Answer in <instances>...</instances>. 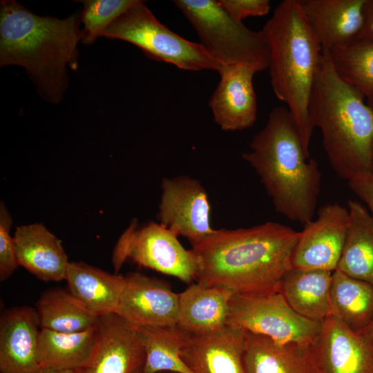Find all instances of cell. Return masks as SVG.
Wrapping results in <instances>:
<instances>
[{"instance_id": "11", "label": "cell", "mask_w": 373, "mask_h": 373, "mask_svg": "<svg viewBox=\"0 0 373 373\" xmlns=\"http://www.w3.org/2000/svg\"><path fill=\"white\" fill-rule=\"evenodd\" d=\"M350 214L347 208L337 202L323 205L317 218L304 224L294 248L293 268L336 269L343 251Z\"/></svg>"}, {"instance_id": "13", "label": "cell", "mask_w": 373, "mask_h": 373, "mask_svg": "<svg viewBox=\"0 0 373 373\" xmlns=\"http://www.w3.org/2000/svg\"><path fill=\"white\" fill-rule=\"evenodd\" d=\"M125 278L117 315L134 327L177 325L179 294L162 280L140 273Z\"/></svg>"}, {"instance_id": "32", "label": "cell", "mask_w": 373, "mask_h": 373, "mask_svg": "<svg viewBox=\"0 0 373 373\" xmlns=\"http://www.w3.org/2000/svg\"><path fill=\"white\" fill-rule=\"evenodd\" d=\"M222 8L236 20L242 22L249 17H262L270 10L269 0H219Z\"/></svg>"}, {"instance_id": "23", "label": "cell", "mask_w": 373, "mask_h": 373, "mask_svg": "<svg viewBox=\"0 0 373 373\" xmlns=\"http://www.w3.org/2000/svg\"><path fill=\"white\" fill-rule=\"evenodd\" d=\"M332 274L327 270L292 268L283 278L279 292L298 314L322 322L330 315Z\"/></svg>"}, {"instance_id": "25", "label": "cell", "mask_w": 373, "mask_h": 373, "mask_svg": "<svg viewBox=\"0 0 373 373\" xmlns=\"http://www.w3.org/2000/svg\"><path fill=\"white\" fill-rule=\"evenodd\" d=\"M329 312L351 330L361 332L373 321V284L334 270L329 291Z\"/></svg>"}, {"instance_id": "36", "label": "cell", "mask_w": 373, "mask_h": 373, "mask_svg": "<svg viewBox=\"0 0 373 373\" xmlns=\"http://www.w3.org/2000/svg\"><path fill=\"white\" fill-rule=\"evenodd\" d=\"M373 340V321L361 332Z\"/></svg>"}, {"instance_id": "26", "label": "cell", "mask_w": 373, "mask_h": 373, "mask_svg": "<svg viewBox=\"0 0 373 373\" xmlns=\"http://www.w3.org/2000/svg\"><path fill=\"white\" fill-rule=\"evenodd\" d=\"M98 324L79 332L62 333L41 329L39 358L41 367L75 370L86 365L97 344Z\"/></svg>"}, {"instance_id": "2", "label": "cell", "mask_w": 373, "mask_h": 373, "mask_svg": "<svg viewBox=\"0 0 373 373\" xmlns=\"http://www.w3.org/2000/svg\"><path fill=\"white\" fill-rule=\"evenodd\" d=\"M80 23V15L41 17L15 1H1L0 66L23 67L40 96L59 103L68 86L67 66L78 68Z\"/></svg>"}, {"instance_id": "38", "label": "cell", "mask_w": 373, "mask_h": 373, "mask_svg": "<svg viewBox=\"0 0 373 373\" xmlns=\"http://www.w3.org/2000/svg\"><path fill=\"white\" fill-rule=\"evenodd\" d=\"M139 373H143V372H142H142H139Z\"/></svg>"}, {"instance_id": "10", "label": "cell", "mask_w": 373, "mask_h": 373, "mask_svg": "<svg viewBox=\"0 0 373 373\" xmlns=\"http://www.w3.org/2000/svg\"><path fill=\"white\" fill-rule=\"evenodd\" d=\"M158 218L160 224L194 245L214 233L208 194L201 183L187 175L164 178Z\"/></svg>"}, {"instance_id": "20", "label": "cell", "mask_w": 373, "mask_h": 373, "mask_svg": "<svg viewBox=\"0 0 373 373\" xmlns=\"http://www.w3.org/2000/svg\"><path fill=\"white\" fill-rule=\"evenodd\" d=\"M233 293L221 286L192 283L179 294L177 325L190 334H206L227 325Z\"/></svg>"}, {"instance_id": "18", "label": "cell", "mask_w": 373, "mask_h": 373, "mask_svg": "<svg viewBox=\"0 0 373 373\" xmlns=\"http://www.w3.org/2000/svg\"><path fill=\"white\" fill-rule=\"evenodd\" d=\"M367 0H300L322 50L343 48L358 39Z\"/></svg>"}, {"instance_id": "5", "label": "cell", "mask_w": 373, "mask_h": 373, "mask_svg": "<svg viewBox=\"0 0 373 373\" xmlns=\"http://www.w3.org/2000/svg\"><path fill=\"white\" fill-rule=\"evenodd\" d=\"M269 48V72L274 93L286 104L305 153L314 130L309 103L322 56L300 0H284L262 29Z\"/></svg>"}, {"instance_id": "6", "label": "cell", "mask_w": 373, "mask_h": 373, "mask_svg": "<svg viewBox=\"0 0 373 373\" xmlns=\"http://www.w3.org/2000/svg\"><path fill=\"white\" fill-rule=\"evenodd\" d=\"M197 32L200 44L221 65H244L256 72L268 69L269 48L262 32L247 28L215 0H175Z\"/></svg>"}, {"instance_id": "3", "label": "cell", "mask_w": 373, "mask_h": 373, "mask_svg": "<svg viewBox=\"0 0 373 373\" xmlns=\"http://www.w3.org/2000/svg\"><path fill=\"white\" fill-rule=\"evenodd\" d=\"M242 157L259 176L278 213L303 224L312 220L321 173L317 162L305 153L286 106L271 111Z\"/></svg>"}, {"instance_id": "19", "label": "cell", "mask_w": 373, "mask_h": 373, "mask_svg": "<svg viewBox=\"0 0 373 373\" xmlns=\"http://www.w3.org/2000/svg\"><path fill=\"white\" fill-rule=\"evenodd\" d=\"M13 238L19 266L44 282L66 280L70 262L61 241L45 226L18 227Z\"/></svg>"}, {"instance_id": "14", "label": "cell", "mask_w": 373, "mask_h": 373, "mask_svg": "<svg viewBox=\"0 0 373 373\" xmlns=\"http://www.w3.org/2000/svg\"><path fill=\"white\" fill-rule=\"evenodd\" d=\"M145 352L135 327L117 314L99 316L98 337L89 362L75 373H139Z\"/></svg>"}, {"instance_id": "28", "label": "cell", "mask_w": 373, "mask_h": 373, "mask_svg": "<svg viewBox=\"0 0 373 373\" xmlns=\"http://www.w3.org/2000/svg\"><path fill=\"white\" fill-rule=\"evenodd\" d=\"M135 329L145 352L143 373H193L181 357L186 332L178 325Z\"/></svg>"}, {"instance_id": "12", "label": "cell", "mask_w": 373, "mask_h": 373, "mask_svg": "<svg viewBox=\"0 0 373 373\" xmlns=\"http://www.w3.org/2000/svg\"><path fill=\"white\" fill-rule=\"evenodd\" d=\"M317 373H373V340L329 315L311 345Z\"/></svg>"}, {"instance_id": "22", "label": "cell", "mask_w": 373, "mask_h": 373, "mask_svg": "<svg viewBox=\"0 0 373 373\" xmlns=\"http://www.w3.org/2000/svg\"><path fill=\"white\" fill-rule=\"evenodd\" d=\"M244 363L246 373H317L311 346L278 343L248 332Z\"/></svg>"}, {"instance_id": "30", "label": "cell", "mask_w": 373, "mask_h": 373, "mask_svg": "<svg viewBox=\"0 0 373 373\" xmlns=\"http://www.w3.org/2000/svg\"><path fill=\"white\" fill-rule=\"evenodd\" d=\"M138 0H88L82 1L84 8L80 15L85 44L93 43L101 37L104 30L116 18L134 6Z\"/></svg>"}, {"instance_id": "15", "label": "cell", "mask_w": 373, "mask_h": 373, "mask_svg": "<svg viewBox=\"0 0 373 373\" xmlns=\"http://www.w3.org/2000/svg\"><path fill=\"white\" fill-rule=\"evenodd\" d=\"M246 331L227 325L206 334L186 332L181 357L193 373H246Z\"/></svg>"}, {"instance_id": "1", "label": "cell", "mask_w": 373, "mask_h": 373, "mask_svg": "<svg viewBox=\"0 0 373 373\" xmlns=\"http://www.w3.org/2000/svg\"><path fill=\"white\" fill-rule=\"evenodd\" d=\"M299 236L300 231L275 222L216 229L192 246L198 262L196 281L225 287L234 294L279 291L293 268L291 258Z\"/></svg>"}, {"instance_id": "29", "label": "cell", "mask_w": 373, "mask_h": 373, "mask_svg": "<svg viewBox=\"0 0 373 373\" xmlns=\"http://www.w3.org/2000/svg\"><path fill=\"white\" fill-rule=\"evenodd\" d=\"M326 51L338 76L373 106V39H358L343 48Z\"/></svg>"}, {"instance_id": "9", "label": "cell", "mask_w": 373, "mask_h": 373, "mask_svg": "<svg viewBox=\"0 0 373 373\" xmlns=\"http://www.w3.org/2000/svg\"><path fill=\"white\" fill-rule=\"evenodd\" d=\"M127 259L185 283L198 278V262L193 250L186 249L178 236L160 223L151 222L140 229L135 221L129 225L113 250L115 272Z\"/></svg>"}, {"instance_id": "31", "label": "cell", "mask_w": 373, "mask_h": 373, "mask_svg": "<svg viewBox=\"0 0 373 373\" xmlns=\"http://www.w3.org/2000/svg\"><path fill=\"white\" fill-rule=\"evenodd\" d=\"M12 218L3 203L0 207V280L8 278L19 267L14 238L10 231Z\"/></svg>"}, {"instance_id": "24", "label": "cell", "mask_w": 373, "mask_h": 373, "mask_svg": "<svg viewBox=\"0 0 373 373\" xmlns=\"http://www.w3.org/2000/svg\"><path fill=\"white\" fill-rule=\"evenodd\" d=\"M349 226L336 269L373 284V217L360 202H347Z\"/></svg>"}, {"instance_id": "21", "label": "cell", "mask_w": 373, "mask_h": 373, "mask_svg": "<svg viewBox=\"0 0 373 373\" xmlns=\"http://www.w3.org/2000/svg\"><path fill=\"white\" fill-rule=\"evenodd\" d=\"M65 280L68 291L93 314L99 317L117 313L125 276L73 262L69 263Z\"/></svg>"}, {"instance_id": "17", "label": "cell", "mask_w": 373, "mask_h": 373, "mask_svg": "<svg viewBox=\"0 0 373 373\" xmlns=\"http://www.w3.org/2000/svg\"><path fill=\"white\" fill-rule=\"evenodd\" d=\"M40 325L35 308L19 306L0 318V373H36Z\"/></svg>"}, {"instance_id": "33", "label": "cell", "mask_w": 373, "mask_h": 373, "mask_svg": "<svg viewBox=\"0 0 373 373\" xmlns=\"http://www.w3.org/2000/svg\"><path fill=\"white\" fill-rule=\"evenodd\" d=\"M347 182L351 190L367 204L373 217V173L357 175Z\"/></svg>"}, {"instance_id": "37", "label": "cell", "mask_w": 373, "mask_h": 373, "mask_svg": "<svg viewBox=\"0 0 373 373\" xmlns=\"http://www.w3.org/2000/svg\"><path fill=\"white\" fill-rule=\"evenodd\" d=\"M160 373H173V372H160Z\"/></svg>"}, {"instance_id": "16", "label": "cell", "mask_w": 373, "mask_h": 373, "mask_svg": "<svg viewBox=\"0 0 373 373\" xmlns=\"http://www.w3.org/2000/svg\"><path fill=\"white\" fill-rule=\"evenodd\" d=\"M220 82L210 100L213 120L225 131L251 127L257 115L253 77L255 69L244 65H221Z\"/></svg>"}, {"instance_id": "4", "label": "cell", "mask_w": 373, "mask_h": 373, "mask_svg": "<svg viewBox=\"0 0 373 373\" xmlns=\"http://www.w3.org/2000/svg\"><path fill=\"white\" fill-rule=\"evenodd\" d=\"M336 72L322 50L309 103V115L336 173L347 182L373 173V108Z\"/></svg>"}, {"instance_id": "35", "label": "cell", "mask_w": 373, "mask_h": 373, "mask_svg": "<svg viewBox=\"0 0 373 373\" xmlns=\"http://www.w3.org/2000/svg\"><path fill=\"white\" fill-rule=\"evenodd\" d=\"M36 373H75V370L52 367H41Z\"/></svg>"}, {"instance_id": "27", "label": "cell", "mask_w": 373, "mask_h": 373, "mask_svg": "<svg viewBox=\"0 0 373 373\" xmlns=\"http://www.w3.org/2000/svg\"><path fill=\"white\" fill-rule=\"evenodd\" d=\"M35 309L41 329L57 332H83L95 327L99 320L69 291L59 288L44 292Z\"/></svg>"}, {"instance_id": "8", "label": "cell", "mask_w": 373, "mask_h": 373, "mask_svg": "<svg viewBox=\"0 0 373 373\" xmlns=\"http://www.w3.org/2000/svg\"><path fill=\"white\" fill-rule=\"evenodd\" d=\"M227 325L267 336L278 343L309 347L317 338L322 322L295 312L279 291L264 294H233Z\"/></svg>"}, {"instance_id": "7", "label": "cell", "mask_w": 373, "mask_h": 373, "mask_svg": "<svg viewBox=\"0 0 373 373\" xmlns=\"http://www.w3.org/2000/svg\"><path fill=\"white\" fill-rule=\"evenodd\" d=\"M101 37L120 39L140 48L149 57L186 70H213L220 64L200 43L189 41L162 23L138 1L111 22Z\"/></svg>"}, {"instance_id": "34", "label": "cell", "mask_w": 373, "mask_h": 373, "mask_svg": "<svg viewBox=\"0 0 373 373\" xmlns=\"http://www.w3.org/2000/svg\"><path fill=\"white\" fill-rule=\"evenodd\" d=\"M358 39H373V0H367L365 21Z\"/></svg>"}]
</instances>
